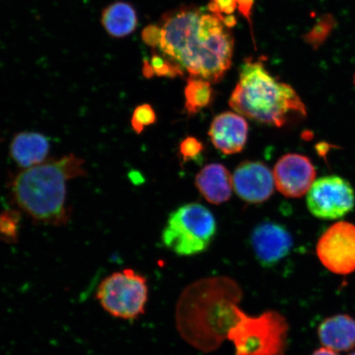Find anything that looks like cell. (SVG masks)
Segmentation results:
<instances>
[{
    "mask_svg": "<svg viewBox=\"0 0 355 355\" xmlns=\"http://www.w3.org/2000/svg\"><path fill=\"white\" fill-rule=\"evenodd\" d=\"M159 28L158 50L190 77L217 83L232 66L233 35L218 16L183 7L166 13Z\"/></svg>",
    "mask_w": 355,
    "mask_h": 355,
    "instance_id": "6da1fadb",
    "label": "cell"
},
{
    "mask_svg": "<svg viewBox=\"0 0 355 355\" xmlns=\"http://www.w3.org/2000/svg\"><path fill=\"white\" fill-rule=\"evenodd\" d=\"M241 286L234 279H199L182 293L175 311L177 330L186 343L210 353L228 340L243 313Z\"/></svg>",
    "mask_w": 355,
    "mask_h": 355,
    "instance_id": "7a4b0ae2",
    "label": "cell"
},
{
    "mask_svg": "<svg viewBox=\"0 0 355 355\" xmlns=\"http://www.w3.org/2000/svg\"><path fill=\"white\" fill-rule=\"evenodd\" d=\"M85 162L69 153L22 170L10 184L13 202L35 223L55 227L68 224L72 211L67 207V185L87 175Z\"/></svg>",
    "mask_w": 355,
    "mask_h": 355,
    "instance_id": "3957f363",
    "label": "cell"
},
{
    "mask_svg": "<svg viewBox=\"0 0 355 355\" xmlns=\"http://www.w3.org/2000/svg\"><path fill=\"white\" fill-rule=\"evenodd\" d=\"M230 105L244 118L277 128L307 115L295 89L272 77L263 62L252 60L241 67Z\"/></svg>",
    "mask_w": 355,
    "mask_h": 355,
    "instance_id": "277c9868",
    "label": "cell"
},
{
    "mask_svg": "<svg viewBox=\"0 0 355 355\" xmlns=\"http://www.w3.org/2000/svg\"><path fill=\"white\" fill-rule=\"evenodd\" d=\"M288 324L282 313L268 310L250 316L243 312L230 332L234 355H283L287 346Z\"/></svg>",
    "mask_w": 355,
    "mask_h": 355,
    "instance_id": "5b68a950",
    "label": "cell"
},
{
    "mask_svg": "<svg viewBox=\"0 0 355 355\" xmlns=\"http://www.w3.org/2000/svg\"><path fill=\"white\" fill-rule=\"evenodd\" d=\"M216 234V222L209 209L199 203H189L171 213L162 239L168 250L189 257L206 251Z\"/></svg>",
    "mask_w": 355,
    "mask_h": 355,
    "instance_id": "8992f818",
    "label": "cell"
},
{
    "mask_svg": "<svg viewBox=\"0 0 355 355\" xmlns=\"http://www.w3.org/2000/svg\"><path fill=\"white\" fill-rule=\"evenodd\" d=\"M96 298L111 316L135 320L144 314L148 301V284L132 269L115 272L102 281Z\"/></svg>",
    "mask_w": 355,
    "mask_h": 355,
    "instance_id": "52a82bcc",
    "label": "cell"
},
{
    "mask_svg": "<svg viewBox=\"0 0 355 355\" xmlns=\"http://www.w3.org/2000/svg\"><path fill=\"white\" fill-rule=\"evenodd\" d=\"M354 193L347 180L337 175L319 178L307 194L309 211L317 218L337 220L352 211Z\"/></svg>",
    "mask_w": 355,
    "mask_h": 355,
    "instance_id": "ba28073f",
    "label": "cell"
},
{
    "mask_svg": "<svg viewBox=\"0 0 355 355\" xmlns=\"http://www.w3.org/2000/svg\"><path fill=\"white\" fill-rule=\"evenodd\" d=\"M319 260L331 272L347 275L355 270V225L340 221L331 226L319 239Z\"/></svg>",
    "mask_w": 355,
    "mask_h": 355,
    "instance_id": "9c48e42d",
    "label": "cell"
},
{
    "mask_svg": "<svg viewBox=\"0 0 355 355\" xmlns=\"http://www.w3.org/2000/svg\"><path fill=\"white\" fill-rule=\"evenodd\" d=\"M275 184L287 198H300L309 192L316 178L310 159L300 154H286L279 159L273 171Z\"/></svg>",
    "mask_w": 355,
    "mask_h": 355,
    "instance_id": "30bf717a",
    "label": "cell"
},
{
    "mask_svg": "<svg viewBox=\"0 0 355 355\" xmlns=\"http://www.w3.org/2000/svg\"><path fill=\"white\" fill-rule=\"evenodd\" d=\"M250 243L257 261L266 268H272L285 259L293 247L290 232L272 221L257 225L251 234Z\"/></svg>",
    "mask_w": 355,
    "mask_h": 355,
    "instance_id": "8fae6325",
    "label": "cell"
},
{
    "mask_svg": "<svg viewBox=\"0 0 355 355\" xmlns=\"http://www.w3.org/2000/svg\"><path fill=\"white\" fill-rule=\"evenodd\" d=\"M232 178L235 193L247 202H263L274 193L273 172L263 163L243 162L235 168Z\"/></svg>",
    "mask_w": 355,
    "mask_h": 355,
    "instance_id": "7c38bea8",
    "label": "cell"
},
{
    "mask_svg": "<svg viewBox=\"0 0 355 355\" xmlns=\"http://www.w3.org/2000/svg\"><path fill=\"white\" fill-rule=\"evenodd\" d=\"M248 124L241 114L224 112L213 119L209 130L211 143L225 155L242 152L247 143Z\"/></svg>",
    "mask_w": 355,
    "mask_h": 355,
    "instance_id": "4fadbf2b",
    "label": "cell"
},
{
    "mask_svg": "<svg viewBox=\"0 0 355 355\" xmlns=\"http://www.w3.org/2000/svg\"><path fill=\"white\" fill-rule=\"evenodd\" d=\"M51 150L50 139L42 133L21 132L13 137L10 146L11 158L22 170L47 161Z\"/></svg>",
    "mask_w": 355,
    "mask_h": 355,
    "instance_id": "5bb4252c",
    "label": "cell"
},
{
    "mask_svg": "<svg viewBox=\"0 0 355 355\" xmlns=\"http://www.w3.org/2000/svg\"><path fill=\"white\" fill-rule=\"evenodd\" d=\"M199 192L208 202L220 205L232 197L233 178L221 164H209L202 168L195 181Z\"/></svg>",
    "mask_w": 355,
    "mask_h": 355,
    "instance_id": "9a60e30c",
    "label": "cell"
},
{
    "mask_svg": "<svg viewBox=\"0 0 355 355\" xmlns=\"http://www.w3.org/2000/svg\"><path fill=\"white\" fill-rule=\"evenodd\" d=\"M318 336L324 347L348 352L355 347V320L344 314L328 318L319 327Z\"/></svg>",
    "mask_w": 355,
    "mask_h": 355,
    "instance_id": "2e32d148",
    "label": "cell"
},
{
    "mask_svg": "<svg viewBox=\"0 0 355 355\" xmlns=\"http://www.w3.org/2000/svg\"><path fill=\"white\" fill-rule=\"evenodd\" d=\"M101 21L110 37L123 38L135 32L139 19L130 3L119 1L104 8Z\"/></svg>",
    "mask_w": 355,
    "mask_h": 355,
    "instance_id": "e0dca14e",
    "label": "cell"
},
{
    "mask_svg": "<svg viewBox=\"0 0 355 355\" xmlns=\"http://www.w3.org/2000/svg\"><path fill=\"white\" fill-rule=\"evenodd\" d=\"M186 112L189 115L196 114L211 104L214 99V91L211 83L207 80L190 77L184 89Z\"/></svg>",
    "mask_w": 355,
    "mask_h": 355,
    "instance_id": "ac0fdd59",
    "label": "cell"
},
{
    "mask_svg": "<svg viewBox=\"0 0 355 355\" xmlns=\"http://www.w3.org/2000/svg\"><path fill=\"white\" fill-rule=\"evenodd\" d=\"M144 77L153 76L175 78L184 73L179 67L163 56L161 53L154 52L150 60H145L143 68Z\"/></svg>",
    "mask_w": 355,
    "mask_h": 355,
    "instance_id": "d6986e66",
    "label": "cell"
},
{
    "mask_svg": "<svg viewBox=\"0 0 355 355\" xmlns=\"http://www.w3.org/2000/svg\"><path fill=\"white\" fill-rule=\"evenodd\" d=\"M21 220L19 211L7 209L0 212V241L7 243L19 241Z\"/></svg>",
    "mask_w": 355,
    "mask_h": 355,
    "instance_id": "ffe728a7",
    "label": "cell"
},
{
    "mask_svg": "<svg viewBox=\"0 0 355 355\" xmlns=\"http://www.w3.org/2000/svg\"><path fill=\"white\" fill-rule=\"evenodd\" d=\"M155 121H157V114L153 106L149 104H143L137 106L133 111L131 126L137 135H141L146 127L153 125Z\"/></svg>",
    "mask_w": 355,
    "mask_h": 355,
    "instance_id": "44dd1931",
    "label": "cell"
},
{
    "mask_svg": "<svg viewBox=\"0 0 355 355\" xmlns=\"http://www.w3.org/2000/svg\"><path fill=\"white\" fill-rule=\"evenodd\" d=\"M208 10L216 16H218L224 22L232 16L237 10V4L235 0H210L208 4Z\"/></svg>",
    "mask_w": 355,
    "mask_h": 355,
    "instance_id": "7402d4cb",
    "label": "cell"
},
{
    "mask_svg": "<svg viewBox=\"0 0 355 355\" xmlns=\"http://www.w3.org/2000/svg\"><path fill=\"white\" fill-rule=\"evenodd\" d=\"M203 145L196 137H186L180 146V153L184 162L197 159L203 152Z\"/></svg>",
    "mask_w": 355,
    "mask_h": 355,
    "instance_id": "603a6c76",
    "label": "cell"
},
{
    "mask_svg": "<svg viewBox=\"0 0 355 355\" xmlns=\"http://www.w3.org/2000/svg\"><path fill=\"white\" fill-rule=\"evenodd\" d=\"M141 39L148 46L158 49L162 39V31L159 26L149 25L141 33Z\"/></svg>",
    "mask_w": 355,
    "mask_h": 355,
    "instance_id": "cb8c5ba5",
    "label": "cell"
},
{
    "mask_svg": "<svg viewBox=\"0 0 355 355\" xmlns=\"http://www.w3.org/2000/svg\"><path fill=\"white\" fill-rule=\"evenodd\" d=\"M237 4V8L241 15L245 17L252 26V10L254 7V0H235Z\"/></svg>",
    "mask_w": 355,
    "mask_h": 355,
    "instance_id": "d4e9b609",
    "label": "cell"
},
{
    "mask_svg": "<svg viewBox=\"0 0 355 355\" xmlns=\"http://www.w3.org/2000/svg\"><path fill=\"white\" fill-rule=\"evenodd\" d=\"M312 355H338L335 352H333V350L327 349V348H322L316 350Z\"/></svg>",
    "mask_w": 355,
    "mask_h": 355,
    "instance_id": "484cf974",
    "label": "cell"
},
{
    "mask_svg": "<svg viewBox=\"0 0 355 355\" xmlns=\"http://www.w3.org/2000/svg\"><path fill=\"white\" fill-rule=\"evenodd\" d=\"M354 86H355V73H354Z\"/></svg>",
    "mask_w": 355,
    "mask_h": 355,
    "instance_id": "4316f807",
    "label": "cell"
},
{
    "mask_svg": "<svg viewBox=\"0 0 355 355\" xmlns=\"http://www.w3.org/2000/svg\"><path fill=\"white\" fill-rule=\"evenodd\" d=\"M350 355H355V352L352 353V354H350Z\"/></svg>",
    "mask_w": 355,
    "mask_h": 355,
    "instance_id": "83f0119b",
    "label": "cell"
}]
</instances>
